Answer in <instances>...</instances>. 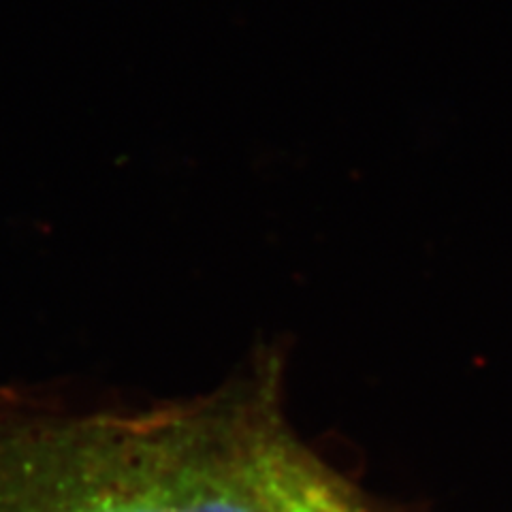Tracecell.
I'll list each match as a JSON object with an SVG mask.
<instances>
[{"instance_id": "1", "label": "cell", "mask_w": 512, "mask_h": 512, "mask_svg": "<svg viewBox=\"0 0 512 512\" xmlns=\"http://www.w3.org/2000/svg\"><path fill=\"white\" fill-rule=\"evenodd\" d=\"M286 512H314V510H312L310 506H303L301 502L288 498V502H286Z\"/></svg>"}]
</instances>
